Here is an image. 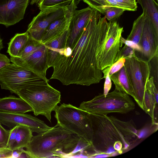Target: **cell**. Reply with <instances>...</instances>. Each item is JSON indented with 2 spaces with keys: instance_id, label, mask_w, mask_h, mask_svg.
Returning a JSON list of instances; mask_svg holds the SVG:
<instances>
[{
  "instance_id": "cell-28",
  "label": "cell",
  "mask_w": 158,
  "mask_h": 158,
  "mask_svg": "<svg viewBox=\"0 0 158 158\" xmlns=\"http://www.w3.org/2000/svg\"><path fill=\"white\" fill-rule=\"evenodd\" d=\"M125 58L121 57L115 62L112 65L108 67L109 71V75L110 77L112 74L120 70L124 65Z\"/></svg>"
},
{
  "instance_id": "cell-30",
  "label": "cell",
  "mask_w": 158,
  "mask_h": 158,
  "mask_svg": "<svg viewBox=\"0 0 158 158\" xmlns=\"http://www.w3.org/2000/svg\"><path fill=\"white\" fill-rule=\"evenodd\" d=\"M121 40L123 44H125V45L133 48L135 50V52H139L141 51V48L140 46L133 41L125 39L122 37Z\"/></svg>"
},
{
  "instance_id": "cell-17",
  "label": "cell",
  "mask_w": 158,
  "mask_h": 158,
  "mask_svg": "<svg viewBox=\"0 0 158 158\" xmlns=\"http://www.w3.org/2000/svg\"><path fill=\"white\" fill-rule=\"evenodd\" d=\"M29 105L20 97L10 96L0 98V112L24 114L32 111Z\"/></svg>"
},
{
  "instance_id": "cell-39",
  "label": "cell",
  "mask_w": 158,
  "mask_h": 158,
  "mask_svg": "<svg viewBox=\"0 0 158 158\" xmlns=\"http://www.w3.org/2000/svg\"><path fill=\"white\" fill-rule=\"evenodd\" d=\"M132 2L134 3H137V2L136 1V0H130Z\"/></svg>"
},
{
  "instance_id": "cell-35",
  "label": "cell",
  "mask_w": 158,
  "mask_h": 158,
  "mask_svg": "<svg viewBox=\"0 0 158 158\" xmlns=\"http://www.w3.org/2000/svg\"><path fill=\"white\" fill-rule=\"evenodd\" d=\"M23 149L22 148L13 150L11 158H19Z\"/></svg>"
},
{
  "instance_id": "cell-24",
  "label": "cell",
  "mask_w": 158,
  "mask_h": 158,
  "mask_svg": "<svg viewBox=\"0 0 158 158\" xmlns=\"http://www.w3.org/2000/svg\"><path fill=\"white\" fill-rule=\"evenodd\" d=\"M144 17V13L143 12L135 20L131 32L127 40L132 41L139 45L142 32Z\"/></svg>"
},
{
  "instance_id": "cell-27",
  "label": "cell",
  "mask_w": 158,
  "mask_h": 158,
  "mask_svg": "<svg viewBox=\"0 0 158 158\" xmlns=\"http://www.w3.org/2000/svg\"><path fill=\"white\" fill-rule=\"evenodd\" d=\"M134 55H135V50L125 45L123 48L120 49L116 58L115 62L121 57L125 58Z\"/></svg>"
},
{
  "instance_id": "cell-40",
  "label": "cell",
  "mask_w": 158,
  "mask_h": 158,
  "mask_svg": "<svg viewBox=\"0 0 158 158\" xmlns=\"http://www.w3.org/2000/svg\"><path fill=\"white\" fill-rule=\"evenodd\" d=\"M156 1H157V2H158V0H156Z\"/></svg>"
},
{
  "instance_id": "cell-31",
  "label": "cell",
  "mask_w": 158,
  "mask_h": 158,
  "mask_svg": "<svg viewBox=\"0 0 158 158\" xmlns=\"http://www.w3.org/2000/svg\"><path fill=\"white\" fill-rule=\"evenodd\" d=\"M18 126H16L12 127L10 130V134L6 146L10 148L12 145L15 140V136Z\"/></svg>"
},
{
  "instance_id": "cell-34",
  "label": "cell",
  "mask_w": 158,
  "mask_h": 158,
  "mask_svg": "<svg viewBox=\"0 0 158 158\" xmlns=\"http://www.w3.org/2000/svg\"><path fill=\"white\" fill-rule=\"evenodd\" d=\"M10 60L6 55L0 52V70L10 63Z\"/></svg>"
},
{
  "instance_id": "cell-14",
  "label": "cell",
  "mask_w": 158,
  "mask_h": 158,
  "mask_svg": "<svg viewBox=\"0 0 158 158\" xmlns=\"http://www.w3.org/2000/svg\"><path fill=\"white\" fill-rule=\"evenodd\" d=\"M29 0H0V24L7 27L24 17Z\"/></svg>"
},
{
  "instance_id": "cell-8",
  "label": "cell",
  "mask_w": 158,
  "mask_h": 158,
  "mask_svg": "<svg viewBox=\"0 0 158 158\" xmlns=\"http://www.w3.org/2000/svg\"><path fill=\"white\" fill-rule=\"evenodd\" d=\"M123 32L116 21L109 22L105 38L99 46L97 60L99 69L102 71L112 65L115 62L120 48L123 45L121 38Z\"/></svg>"
},
{
  "instance_id": "cell-25",
  "label": "cell",
  "mask_w": 158,
  "mask_h": 158,
  "mask_svg": "<svg viewBox=\"0 0 158 158\" xmlns=\"http://www.w3.org/2000/svg\"><path fill=\"white\" fill-rule=\"evenodd\" d=\"M73 0H40L38 3L40 10L54 7H65L69 6Z\"/></svg>"
},
{
  "instance_id": "cell-2",
  "label": "cell",
  "mask_w": 158,
  "mask_h": 158,
  "mask_svg": "<svg viewBox=\"0 0 158 158\" xmlns=\"http://www.w3.org/2000/svg\"><path fill=\"white\" fill-rule=\"evenodd\" d=\"M81 138L56 125L44 133L33 136L25 148L31 158L70 157Z\"/></svg>"
},
{
  "instance_id": "cell-6",
  "label": "cell",
  "mask_w": 158,
  "mask_h": 158,
  "mask_svg": "<svg viewBox=\"0 0 158 158\" xmlns=\"http://www.w3.org/2000/svg\"><path fill=\"white\" fill-rule=\"evenodd\" d=\"M79 108L89 114L104 115L111 113L127 114L135 109V105L129 95L115 89L106 96L100 94L82 102Z\"/></svg>"
},
{
  "instance_id": "cell-37",
  "label": "cell",
  "mask_w": 158,
  "mask_h": 158,
  "mask_svg": "<svg viewBox=\"0 0 158 158\" xmlns=\"http://www.w3.org/2000/svg\"><path fill=\"white\" fill-rule=\"evenodd\" d=\"M4 48L3 43L2 42V40L1 39L0 36V52L1 50Z\"/></svg>"
},
{
  "instance_id": "cell-20",
  "label": "cell",
  "mask_w": 158,
  "mask_h": 158,
  "mask_svg": "<svg viewBox=\"0 0 158 158\" xmlns=\"http://www.w3.org/2000/svg\"><path fill=\"white\" fill-rule=\"evenodd\" d=\"M110 77L115 85L116 90L131 96L136 102L135 96L124 66Z\"/></svg>"
},
{
  "instance_id": "cell-18",
  "label": "cell",
  "mask_w": 158,
  "mask_h": 158,
  "mask_svg": "<svg viewBox=\"0 0 158 158\" xmlns=\"http://www.w3.org/2000/svg\"><path fill=\"white\" fill-rule=\"evenodd\" d=\"M121 135L129 145L138 137V131L132 119L123 121L114 116H108Z\"/></svg>"
},
{
  "instance_id": "cell-7",
  "label": "cell",
  "mask_w": 158,
  "mask_h": 158,
  "mask_svg": "<svg viewBox=\"0 0 158 158\" xmlns=\"http://www.w3.org/2000/svg\"><path fill=\"white\" fill-rule=\"evenodd\" d=\"M49 80L38 74L10 63L0 70V85L2 89L11 94L23 89L47 84Z\"/></svg>"
},
{
  "instance_id": "cell-32",
  "label": "cell",
  "mask_w": 158,
  "mask_h": 158,
  "mask_svg": "<svg viewBox=\"0 0 158 158\" xmlns=\"http://www.w3.org/2000/svg\"><path fill=\"white\" fill-rule=\"evenodd\" d=\"M12 150L7 147H0V158H11Z\"/></svg>"
},
{
  "instance_id": "cell-13",
  "label": "cell",
  "mask_w": 158,
  "mask_h": 158,
  "mask_svg": "<svg viewBox=\"0 0 158 158\" xmlns=\"http://www.w3.org/2000/svg\"><path fill=\"white\" fill-rule=\"evenodd\" d=\"M0 122L8 127L23 125L29 127L33 132L44 133L52 128L43 121L30 114L0 112Z\"/></svg>"
},
{
  "instance_id": "cell-22",
  "label": "cell",
  "mask_w": 158,
  "mask_h": 158,
  "mask_svg": "<svg viewBox=\"0 0 158 158\" xmlns=\"http://www.w3.org/2000/svg\"><path fill=\"white\" fill-rule=\"evenodd\" d=\"M32 131L28 127L19 125L13 143L10 148L12 150L26 147L33 137Z\"/></svg>"
},
{
  "instance_id": "cell-9",
  "label": "cell",
  "mask_w": 158,
  "mask_h": 158,
  "mask_svg": "<svg viewBox=\"0 0 158 158\" xmlns=\"http://www.w3.org/2000/svg\"><path fill=\"white\" fill-rule=\"evenodd\" d=\"M124 66L135 96L136 102L143 109L146 84L150 76L149 64L134 55L125 58Z\"/></svg>"
},
{
  "instance_id": "cell-36",
  "label": "cell",
  "mask_w": 158,
  "mask_h": 158,
  "mask_svg": "<svg viewBox=\"0 0 158 158\" xmlns=\"http://www.w3.org/2000/svg\"><path fill=\"white\" fill-rule=\"evenodd\" d=\"M30 158L26 150L23 149L19 158Z\"/></svg>"
},
{
  "instance_id": "cell-1",
  "label": "cell",
  "mask_w": 158,
  "mask_h": 158,
  "mask_svg": "<svg viewBox=\"0 0 158 158\" xmlns=\"http://www.w3.org/2000/svg\"><path fill=\"white\" fill-rule=\"evenodd\" d=\"M108 27L105 17L94 9L88 22L73 44L59 52L52 67L50 79H56L64 85L89 86L103 78L98 68L97 55Z\"/></svg>"
},
{
  "instance_id": "cell-12",
  "label": "cell",
  "mask_w": 158,
  "mask_h": 158,
  "mask_svg": "<svg viewBox=\"0 0 158 158\" xmlns=\"http://www.w3.org/2000/svg\"><path fill=\"white\" fill-rule=\"evenodd\" d=\"M144 13L142 32L139 44L141 51L135 52V54L138 57L148 62L153 57L158 56V33L149 17Z\"/></svg>"
},
{
  "instance_id": "cell-5",
  "label": "cell",
  "mask_w": 158,
  "mask_h": 158,
  "mask_svg": "<svg viewBox=\"0 0 158 158\" xmlns=\"http://www.w3.org/2000/svg\"><path fill=\"white\" fill-rule=\"evenodd\" d=\"M55 111L56 126L73 132L92 145L93 131L89 113L64 103L57 106Z\"/></svg>"
},
{
  "instance_id": "cell-11",
  "label": "cell",
  "mask_w": 158,
  "mask_h": 158,
  "mask_svg": "<svg viewBox=\"0 0 158 158\" xmlns=\"http://www.w3.org/2000/svg\"><path fill=\"white\" fill-rule=\"evenodd\" d=\"M10 62L28 70L31 71L45 79L46 71L49 68L47 61L46 47L40 41L35 48L26 57L20 58L10 57Z\"/></svg>"
},
{
  "instance_id": "cell-16",
  "label": "cell",
  "mask_w": 158,
  "mask_h": 158,
  "mask_svg": "<svg viewBox=\"0 0 158 158\" xmlns=\"http://www.w3.org/2000/svg\"><path fill=\"white\" fill-rule=\"evenodd\" d=\"M77 8V2L64 15L53 22L43 33L40 42L44 44L58 37L69 29L73 13Z\"/></svg>"
},
{
  "instance_id": "cell-41",
  "label": "cell",
  "mask_w": 158,
  "mask_h": 158,
  "mask_svg": "<svg viewBox=\"0 0 158 158\" xmlns=\"http://www.w3.org/2000/svg\"><path fill=\"white\" fill-rule=\"evenodd\" d=\"M0 147H1L0 146Z\"/></svg>"
},
{
  "instance_id": "cell-3",
  "label": "cell",
  "mask_w": 158,
  "mask_h": 158,
  "mask_svg": "<svg viewBox=\"0 0 158 158\" xmlns=\"http://www.w3.org/2000/svg\"><path fill=\"white\" fill-rule=\"evenodd\" d=\"M89 114L93 131L92 144L98 155L104 154L111 156L119 154L113 147L117 141L123 143L124 150L129 147L130 145L121 135L107 115Z\"/></svg>"
},
{
  "instance_id": "cell-21",
  "label": "cell",
  "mask_w": 158,
  "mask_h": 158,
  "mask_svg": "<svg viewBox=\"0 0 158 158\" xmlns=\"http://www.w3.org/2000/svg\"><path fill=\"white\" fill-rule=\"evenodd\" d=\"M29 38L26 31L22 33H17L11 38L8 43L7 51L10 57H18L25 46Z\"/></svg>"
},
{
  "instance_id": "cell-33",
  "label": "cell",
  "mask_w": 158,
  "mask_h": 158,
  "mask_svg": "<svg viewBox=\"0 0 158 158\" xmlns=\"http://www.w3.org/2000/svg\"><path fill=\"white\" fill-rule=\"evenodd\" d=\"M105 79L103 94L105 96H106L109 93L112 86L111 80L109 77V73L107 74Z\"/></svg>"
},
{
  "instance_id": "cell-38",
  "label": "cell",
  "mask_w": 158,
  "mask_h": 158,
  "mask_svg": "<svg viewBox=\"0 0 158 158\" xmlns=\"http://www.w3.org/2000/svg\"><path fill=\"white\" fill-rule=\"evenodd\" d=\"M40 0H31V4L32 5L35 3H38Z\"/></svg>"
},
{
  "instance_id": "cell-26",
  "label": "cell",
  "mask_w": 158,
  "mask_h": 158,
  "mask_svg": "<svg viewBox=\"0 0 158 158\" xmlns=\"http://www.w3.org/2000/svg\"><path fill=\"white\" fill-rule=\"evenodd\" d=\"M125 11L121 8L116 7H110L106 9L103 15H105L106 19L109 22L115 20L121 16Z\"/></svg>"
},
{
  "instance_id": "cell-15",
  "label": "cell",
  "mask_w": 158,
  "mask_h": 158,
  "mask_svg": "<svg viewBox=\"0 0 158 158\" xmlns=\"http://www.w3.org/2000/svg\"><path fill=\"white\" fill-rule=\"evenodd\" d=\"M94 10L89 6L75 10L70 23L65 46L70 47L73 44L87 25Z\"/></svg>"
},
{
  "instance_id": "cell-29",
  "label": "cell",
  "mask_w": 158,
  "mask_h": 158,
  "mask_svg": "<svg viewBox=\"0 0 158 158\" xmlns=\"http://www.w3.org/2000/svg\"><path fill=\"white\" fill-rule=\"evenodd\" d=\"M10 134V130L5 129L1 125L0 122V146L7 147Z\"/></svg>"
},
{
  "instance_id": "cell-19",
  "label": "cell",
  "mask_w": 158,
  "mask_h": 158,
  "mask_svg": "<svg viewBox=\"0 0 158 158\" xmlns=\"http://www.w3.org/2000/svg\"><path fill=\"white\" fill-rule=\"evenodd\" d=\"M69 34V29L62 35L53 40L44 44L47 54L49 68L52 67L60 51L66 46Z\"/></svg>"
},
{
  "instance_id": "cell-4",
  "label": "cell",
  "mask_w": 158,
  "mask_h": 158,
  "mask_svg": "<svg viewBox=\"0 0 158 158\" xmlns=\"http://www.w3.org/2000/svg\"><path fill=\"white\" fill-rule=\"evenodd\" d=\"M16 94L29 105L35 116L43 115L50 122L52 112L60 101V92L48 83L21 89Z\"/></svg>"
},
{
  "instance_id": "cell-10",
  "label": "cell",
  "mask_w": 158,
  "mask_h": 158,
  "mask_svg": "<svg viewBox=\"0 0 158 158\" xmlns=\"http://www.w3.org/2000/svg\"><path fill=\"white\" fill-rule=\"evenodd\" d=\"M76 1L65 7H51L40 10L29 24L27 31L34 39L40 41L42 35L53 22L64 15L71 9Z\"/></svg>"
},
{
  "instance_id": "cell-23",
  "label": "cell",
  "mask_w": 158,
  "mask_h": 158,
  "mask_svg": "<svg viewBox=\"0 0 158 158\" xmlns=\"http://www.w3.org/2000/svg\"><path fill=\"white\" fill-rule=\"evenodd\" d=\"M158 33V4L154 0H137Z\"/></svg>"
}]
</instances>
